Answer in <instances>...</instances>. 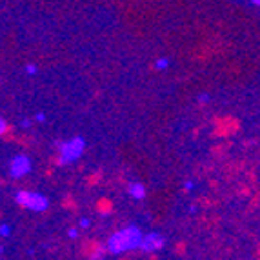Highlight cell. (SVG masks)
I'll use <instances>...</instances> for the list:
<instances>
[{
	"label": "cell",
	"mask_w": 260,
	"mask_h": 260,
	"mask_svg": "<svg viewBox=\"0 0 260 260\" xmlns=\"http://www.w3.org/2000/svg\"><path fill=\"white\" fill-rule=\"evenodd\" d=\"M140 240H142V231L137 225H127L109 237L108 251L111 255H120V253L131 251V249H139Z\"/></svg>",
	"instance_id": "6da1fadb"
},
{
	"label": "cell",
	"mask_w": 260,
	"mask_h": 260,
	"mask_svg": "<svg viewBox=\"0 0 260 260\" xmlns=\"http://www.w3.org/2000/svg\"><path fill=\"white\" fill-rule=\"evenodd\" d=\"M56 148L60 151V156H58V164H70V162L78 160L82 156L84 149H86V140L77 135L73 139L64 140V142H56Z\"/></svg>",
	"instance_id": "7a4b0ae2"
},
{
	"label": "cell",
	"mask_w": 260,
	"mask_h": 260,
	"mask_svg": "<svg viewBox=\"0 0 260 260\" xmlns=\"http://www.w3.org/2000/svg\"><path fill=\"white\" fill-rule=\"evenodd\" d=\"M17 204L24 206V208L31 209V211H46L49 208V199L44 197L42 193H31V191H18L17 197Z\"/></svg>",
	"instance_id": "3957f363"
},
{
	"label": "cell",
	"mask_w": 260,
	"mask_h": 260,
	"mask_svg": "<svg viewBox=\"0 0 260 260\" xmlns=\"http://www.w3.org/2000/svg\"><path fill=\"white\" fill-rule=\"evenodd\" d=\"M166 246V239L162 233H148V235H142V240H140V246L139 249L146 253H155V251H160L162 247Z\"/></svg>",
	"instance_id": "277c9868"
},
{
	"label": "cell",
	"mask_w": 260,
	"mask_h": 260,
	"mask_svg": "<svg viewBox=\"0 0 260 260\" xmlns=\"http://www.w3.org/2000/svg\"><path fill=\"white\" fill-rule=\"evenodd\" d=\"M9 173L13 178H22L31 173V160L26 155H17L9 164Z\"/></svg>",
	"instance_id": "5b68a950"
},
{
	"label": "cell",
	"mask_w": 260,
	"mask_h": 260,
	"mask_svg": "<svg viewBox=\"0 0 260 260\" xmlns=\"http://www.w3.org/2000/svg\"><path fill=\"white\" fill-rule=\"evenodd\" d=\"M127 191H129V195L137 200L146 197V187H144V184H140V182H131L129 187H127Z\"/></svg>",
	"instance_id": "8992f818"
},
{
	"label": "cell",
	"mask_w": 260,
	"mask_h": 260,
	"mask_svg": "<svg viewBox=\"0 0 260 260\" xmlns=\"http://www.w3.org/2000/svg\"><path fill=\"white\" fill-rule=\"evenodd\" d=\"M168 66H169L168 58H160V60H156V70H166Z\"/></svg>",
	"instance_id": "52a82bcc"
},
{
	"label": "cell",
	"mask_w": 260,
	"mask_h": 260,
	"mask_svg": "<svg viewBox=\"0 0 260 260\" xmlns=\"http://www.w3.org/2000/svg\"><path fill=\"white\" fill-rule=\"evenodd\" d=\"M9 233H11V230H9L8 224H2V225H0V235H2V237H8Z\"/></svg>",
	"instance_id": "ba28073f"
},
{
	"label": "cell",
	"mask_w": 260,
	"mask_h": 260,
	"mask_svg": "<svg viewBox=\"0 0 260 260\" xmlns=\"http://www.w3.org/2000/svg\"><path fill=\"white\" fill-rule=\"evenodd\" d=\"M6 131H8V122H6L4 118L0 117V135H4Z\"/></svg>",
	"instance_id": "9c48e42d"
},
{
	"label": "cell",
	"mask_w": 260,
	"mask_h": 260,
	"mask_svg": "<svg viewBox=\"0 0 260 260\" xmlns=\"http://www.w3.org/2000/svg\"><path fill=\"white\" fill-rule=\"evenodd\" d=\"M26 73L35 75V73H37V66H35V64H27V66H26Z\"/></svg>",
	"instance_id": "30bf717a"
},
{
	"label": "cell",
	"mask_w": 260,
	"mask_h": 260,
	"mask_svg": "<svg viewBox=\"0 0 260 260\" xmlns=\"http://www.w3.org/2000/svg\"><path fill=\"white\" fill-rule=\"evenodd\" d=\"M208 100H209V95H206V93L199 96V102H208Z\"/></svg>",
	"instance_id": "8fae6325"
},
{
	"label": "cell",
	"mask_w": 260,
	"mask_h": 260,
	"mask_svg": "<svg viewBox=\"0 0 260 260\" xmlns=\"http://www.w3.org/2000/svg\"><path fill=\"white\" fill-rule=\"evenodd\" d=\"M184 187L189 191V189H193V187H195V184H193V182H186V184H184Z\"/></svg>",
	"instance_id": "7c38bea8"
},
{
	"label": "cell",
	"mask_w": 260,
	"mask_h": 260,
	"mask_svg": "<svg viewBox=\"0 0 260 260\" xmlns=\"http://www.w3.org/2000/svg\"><path fill=\"white\" fill-rule=\"evenodd\" d=\"M80 225H82V228H87V225H89V220H87V218H82V220H80Z\"/></svg>",
	"instance_id": "4fadbf2b"
},
{
	"label": "cell",
	"mask_w": 260,
	"mask_h": 260,
	"mask_svg": "<svg viewBox=\"0 0 260 260\" xmlns=\"http://www.w3.org/2000/svg\"><path fill=\"white\" fill-rule=\"evenodd\" d=\"M68 235H70L71 239H75V237H77V230H70L68 231Z\"/></svg>",
	"instance_id": "5bb4252c"
},
{
	"label": "cell",
	"mask_w": 260,
	"mask_h": 260,
	"mask_svg": "<svg viewBox=\"0 0 260 260\" xmlns=\"http://www.w3.org/2000/svg\"><path fill=\"white\" fill-rule=\"evenodd\" d=\"M44 118H46L44 117V113H39V115H37V120L39 122H44Z\"/></svg>",
	"instance_id": "9a60e30c"
},
{
	"label": "cell",
	"mask_w": 260,
	"mask_h": 260,
	"mask_svg": "<svg viewBox=\"0 0 260 260\" xmlns=\"http://www.w3.org/2000/svg\"><path fill=\"white\" fill-rule=\"evenodd\" d=\"M31 126V120H24L22 122V127H29Z\"/></svg>",
	"instance_id": "2e32d148"
},
{
	"label": "cell",
	"mask_w": 260,
	"mask_h": 260,
	"mask_svg": "<svg viewBox=\"0 0 260 260\" xmlns=\"http://www.w3.org/2000/svg\"><path fill=\"white\" fill-rule=\"evenodd\" d=\"M251 4H253V6H258V4H260V0H251Z\"/></svg>",
	"instance_id": "e0dca14e"
}]
</instances>
